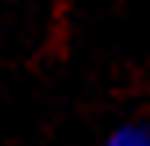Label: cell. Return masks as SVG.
<instances>
[{
    "mask_svg": "<svg viewBox=\"0 0 150 146\" xmlns=\"http://www.w3.org/2000/svg\"><path fill=\"white\" fill-rule=\"evenodd\" d=\"M104 146H150V125H143V121L118 125V128L104 139Z\"/></svg>",
    "mask_w": 150,
    "mask_h": 146,
    "instance_id": "obj_1",
    "label": "cell"
}]
</instances>
